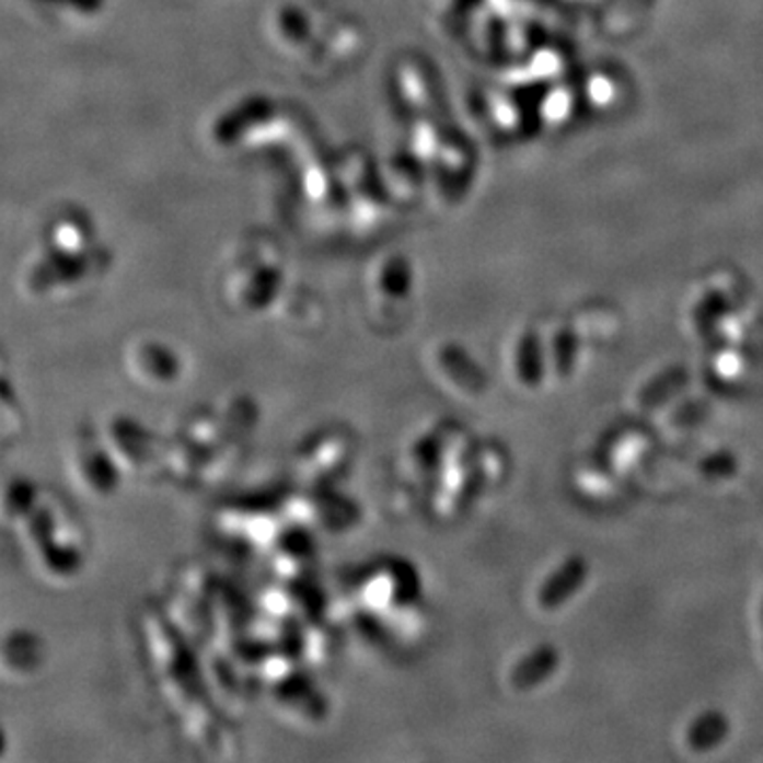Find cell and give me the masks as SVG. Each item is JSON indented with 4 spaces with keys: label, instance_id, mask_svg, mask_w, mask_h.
I'll list each match as a JSON object with an SVG mask.
<instances>
[{
    "label": "cell",
    "instance_id": "obj_8",
    "mask_svg": "<svg viewBox=\"0 0 763 763\" xmlns=\"http://www.w3.org/2000/svg\"><path fill=\"white\" fill-rule=\"evenodd\" d=\"M558 668V651L554 647H539L527 658H522L518 664L511 670V685L518 692H529L532 687L541 685L543 681H547V677L554 674V670Z\"/></svg>",
    "mask_w": 763,
    "mask_h": 763
},
{
    "label": "cell",
    "instance_id": "obj_12",
    "mask_svg": "<svg viewBox=\"0 0 763 763\" xmlns=\"http://www.w3.org/2000/svg\"><path fill=\"white\" fill-rule=\"evenodd\" d=\"M516 367H518V378L529 384V386H534L543 380V359H541V348H539V339L529 333L522 337L520 342V348H518V361H516Z\"/></svg>",
    "mask_w": 763,
    "mask_h": 763
},
{
    "label": "cell",
    "instance_id": "obj_3",
    "mask_svg": "<svg viewBox=\"0 0 763 763\" xmlns=\"http://www.w3.org/2000/svg\"><path fill=\"white\" fill-rule=\"evenodd\" d=\"M68 473L72 482L90 497H113L122 484V466L106 448L102 435L81 432L68 454Z\"/></svg>",
    "mask_w": 763,
    "mask_h": 763
},
{
    "label": "cell",
    "instance_id": "obj_2",
    "mask_svg": "<svg viewBox=\"0 0 763 763\" xmlns=\"http://www.w3.org/2000/svg\"><path fill=\"white\" fill-rule=\"evenodd\" d=\"M357 443L344 429H321L299 446L293 473L308 488H325L346 477L355 463Z\"/></svg>",
    "mask_w": 763,
    "mask_h": 763
},
{
    "label": "cell",
    "instance_id": "obj_10",
    "mask_svg": "<svg viewBox=\"0 0 763 763\" xmlns=\"http://www.w3.org/2000/svg\"><path fill=\"white\" fill-rule=\"evenodd\" d=\"M730 731L728 719L717 713V710H706L704 715H700L696 721L690 726L687 730V744L690 749H694L697 753L710 751L717 744H721L726 740Z\"/></svg>",
    "mask_w": 763,
    "mask_h": 763
},
{
    "label": "cell",
    "instance_id": "obj_5",
    "mask_svg": "<svg viewBox=\"0 0 763 763\" xmlns=\"http://www.w3.org/2000/svg\"><path fill=\"white\" fill-rule=\"evenodd\" d=\"M128 371L136 384L166 391L183 378V361L162 342H138L128 352Z\"/></svg>",
    "mask_w": 763,
    "mask_h": 763
},
{
    "label": "cell",
    "instance_id": "obj_1",
    "mask_svg": "<svg viewBox=\"0 0 763 763\" xmlns=\"http://www.w3.org/2000/svg\"><path fill=\"white\" fill-rule=\"evenodd\" d=\"M4 522L15 531L24 554L49 581H70L85 565V534L62 500L33 482L13 479L4 490Z\"/></svg>",
    "mask_w": 763,
    "mask_h": 763
},
{
    "label": "cell",
    "instance_id": "obj_6",
    "mask_svg": "<svg viewBox=\"0 0 763 763\" xmlns=\"http://www.w3.org/2000/svg\"><path fill=\"white\" fill-rule=\"evenodd\" d=\"M588 577V565L583 558L573 556L568 558L565 565L556 568L550 579L539 588V604L547 611L565 604L568 598L573 597Z\"/></svg>",
    "mask_w": 763,
    "mask_h": 763
},
{
    "label": "cell",
    "instance_id": "obj_4",
    "mask_svg": "<svg viewBox=\"0 0 763 763\" xmlns=\"http://www.w3.org/2000/svg\"><path fill=\"white\" fill-rule=\"evenodd\" d=\"M100 435L124 473L144 471L158 461L155 456L164 459L166 452L162 439H158L142 423L126 416H115L106 425V431Z\"/></svg>",
    "mask_w": 763,
    "mask_h": 763
},
{
    "label": "cell",
    "instance_id": "obj_11",
    "mask_svg": "<svg viewBox=\"0 0 763 763\" xmlns=\"http://www.w3.org/2000/svg\"><path fill=\"white\" fill-rule=\"evenodd\" d=\"M687 384V371L683 367H672L658 378H654L640 393L638 405L640 409H654L656 405L664 403L666 398L672 397L679 389Z\"/></svg>",
    "mask_w": 763,
    "mask_h": 763
},
{
    "label": "cell",
    "instance_id": "obj_7",
    "mask_svg": "<svg viewBox=\"0 0 763 763\" xmlns=\"http://www.w3.org/2000/svg\"><path fill=\"white\" fill-rule=\"evenodd\" d=\"M437 363L443 369L448 380H452L459 389H463L469 395H482L486 391L488 380H486L484 371L469 359L465 350H461L456 346H446L439 350Z\"/></svg>",
    "mask_w": 763,
    "mask_h": 763
},
{
    "label": "cell",
    "instance_id": "obj_9",
    "mask_svg": "<svg viewBox=\"0 0 763 763\" xmlns=\"http://www.w3.org/2000/svg\"><path fill=\"white\" fill-rule=\"evenodd\" d=\"M4 645L15 649V656L2 654L4 672L7 674L15 668L18 677H31L45 662V647H43V643L38 640L36 634L22 631L15 632L13 638L11 636L4 638Z\"/></svg>",
    "mask_w": 763,
    "mask_h": 763
}]
</instances>
